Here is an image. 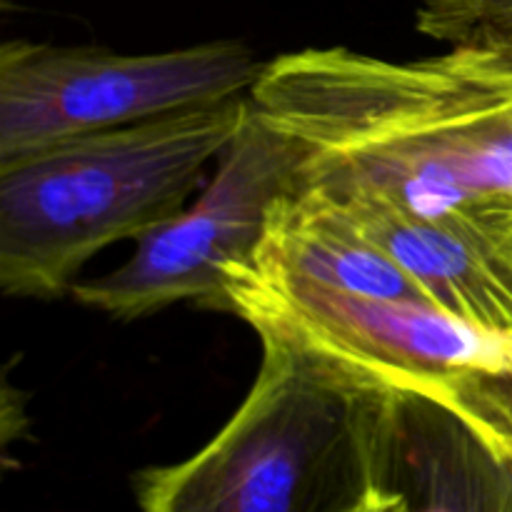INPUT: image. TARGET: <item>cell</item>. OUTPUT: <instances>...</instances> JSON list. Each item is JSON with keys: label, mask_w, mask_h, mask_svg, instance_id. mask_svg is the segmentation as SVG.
I'll return each mask as SVG.
<instances>
[{"label": "cell", "mask_w": 512, "mask_h": 512, "mask_svg": "<svg viewBox=\"0 0 512 512\" xmlns=\"http://www.w3.org/2000/svg\"><path fill=\"white\" fill-rule=\"evenodd\" d=\"M225 293L228 313L260 340L360 385L428 400L512 465V330L483 328L420 300L335 293L250 263L225 268Z\"/></svg>", "instance_id": "cell-4"}, {"label": "cell", "mask_w": 512, "mask_h": 512, "mask_svg": "<svg viewBox=\"0 0 512 512\" xmlns=\"http://www.w3.org/2000/svg\"><path fill=\"white\" fill-rule=\"evenodd\" d=\"M303 148L250 103L233 143L198 198L135 240L123 265L78 280L73 298L115 320H138L175 303L228 313L225 268L253 263L278 198L300 188Z\"/></svg>", "instance_id": "cell-6"}, {"label": "cell", "mask_w": 512, "mask_h": 512, "mask_svg": "<svg viewBox=\"0 0 512 512\" xmlns=\"http://www.w3.org/2000/svg\"><path fill=\"white\" fill-rule=\"evenodd\" d=\"M253 110L303 148L300 188L433 215L512 195V55L388 60L305 48L265 63Z\"/></svg>", "instance_id": "cell-1"}, {"label": "cell", "mask_w": 512, "mask_h": 512, "mask_svg": "<svg viewBox=\"0 0 512 512\" xmlns=\"http://www.w3.org/2000/svg\"><path fill=\"white\" fill-rule=\"evenodd\" d=\"M233 418L190 458L138 475L143 512H350L378 490L398 393L260 340Z\"/></svg>", "instance_id": "cell-3"}, {"label": "cell", "mask_w": 512, "mask_h": 512, "mask_svg": "<svg viewBox=\"0 0 512 512\" xmlns=\"http://www.w3.org/2000/svg\"><path fill=\"white\" fill-rule=\"evenodd\" d=\"M378 488L403 512H512V465L438 405L398 395L378 455Z\"/></svg>", "instance_id": "cell-8"}, {"label": "cell", "mask_w": 512, "mask_h": 512, "mask_svg": "<svg viewBox=\"0 0 512 512\" xmlns=\"http://www.w3.org/2000/svg\"><path fill=\"white\" fill-rule=\"evenodd\" d=\"M263 70L265 60L240 40H208L163 53L5 40L0 163L80 135L245 98Z\"/></svg>", "instance_id": "cell-5"}, {"label": "cell", "mask_w": 512, "mask_h": 512, "mask_svg": "<svg viewBox=\"0 0 512 512\" xmlns=\"http://www.w3.org/2000/svg\"><path fill=\"white\" fill-rule=\"evenodd\" d=\"M350 512H403V503L398 495L388 488H378L368 500L353 508Z\"/></svg>", "instance_id": "cell-11"}, {"label": "cell", "mask_w": 512, "mask_h": 512, "mask_svg": "<svg viewBox=\"0 0 512 512\" xmlns=\"http://www.w3.org/2000/svg\"><path fill=\"white\" fill-rule=\"evenodd\" d=\"M328 198L408 270L435 308L483 328L512 330V195L465 200L433 215L375 195Z\"/></svg>", "instance_id": "cell-7"}, {"label": "cell", "mask_w": 512, "mask_h": 512, "mask_svg": "<svg viewBox=\"0 0 512 512\" xmlns=\"http://www.w3.org/2000/svg\"><path fill=\"white\" fill-rule=\"evenodd\" d=\"M250 265L355 298L430 303L408 270L365 238L318 188H298L275 200Z\"/></svg>", "instance_id": "cell-9"}, {"label": "cell", "mask_w": 512, "mask_h": 512, "mask_svg": "<svg viewBox=\"0 0 512 512\" xmlns=\"http://www.w3.org/2000/svg\"><path fill=\"white\" fill-rule=\"evenodd\" d=\"M248 110L245 95L0 163V290L40 300L70 293L100 250L178 215Z\"/></svg>", "instance_id": "cell-2"}, {"label": "cell", "mask_w": 512, "mask_h": 512, "mask_svg": "<svg viewBox=\"0 0 512 512\" xmlns=\"http://www.w3.org/2000/svg\"><path fill=\"white\" fill-rule=\"evenodd\" d=\"M415 28L448 48L512 55V0H418Z\"/></svg>", "instance_id": "cell-10"}]
</instances>
